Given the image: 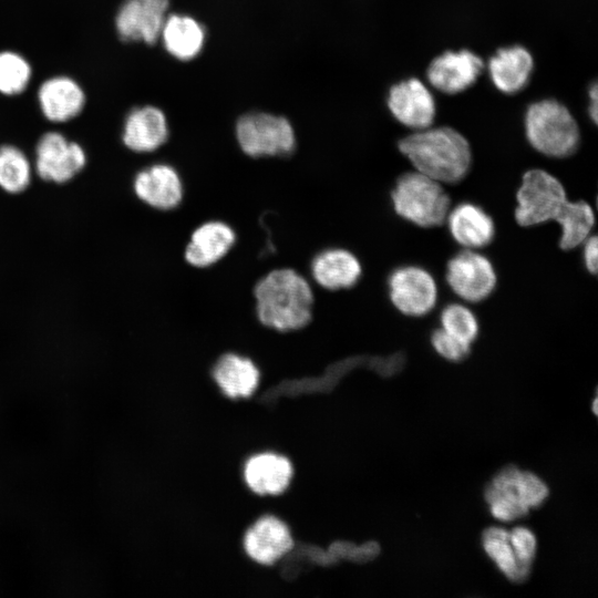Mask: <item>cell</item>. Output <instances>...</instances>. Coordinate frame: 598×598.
Instances as JSON below:
<instances>
[{"instance_id": "obj_11", "label": "cell", "mask_w": 598, "mask_h": 598, "mask_svg": "<svg viewBox=\"0 0 598 598\" xmlns=\"http://www.w3.org/2000/svg\"><path fill=\"white\" fill-rule=\"evenodd\" d=\"M245 554L255 563L271 566L295 546L288 525L274 515L256 519L243 537Z\"/></svg>"}, {"instance_id": "obj_23", "label": "cell", "mask_w": 598, "mask_h": 598, "mask_svg": "<svg viewBox=\"0 0 598 598\" xmlns=\"http://www.w3.org/2000/svg\"><path fill=\"white\" fill-rule=\"evenodd\" d=\"M161 37L171 55L178 60H190L202 50L205 32L195 19L171 14L165 19Z\"/></svg>"}, {"instance_id": "obj_34", "label": "cell", "mask_w": 598, "mask_h": 598, "mask_svg": "<svg viewBox=\"0 0 598 598\" xmlns=\"http://www.w3.org/2000/svg\"><path fill=\"white\" fill-rule=\"evenodd\" d=\"M590 105L589 114L594 123H597L598 117V87L597 83H594L589 90Z\"/></svg>"}, {"instance_id": "obj_5", "label": "cell", "mask_w": 598, "mask_h": 598, "mask_svg": "<svg viewBox=\"0 0 598 598\" xmlns=\"http://www.w3.org/2000/svg\"><path fill=\"white\" fill-rule=\"evenodd\" d=\"M516 200L517 224L530 227L556 220L568 198L559 179L544 169L534 168L524 173Z\"/></svg>"}, {"instance_id": "obj_21", "label": "cell", "mask_w": 598, "mask_h": 598, "mask_svg": "<svg viewBox=\"0 0 598 598\" xmlns=\"http://www.w3.org/2000/svg\"><path fill=\"white\" fill-rule=\"evenodd\" d=\"M362 267L351 251L330 248L318 254L311 264L315 281L328 290H339L354 286L361 277Z\"/></svg>"}, {"instance_id": "obj_28", "label": "cell", "mask_w": 598, "mask_h": 598, "mask_svg": "<svg viewBox=\"0 0 598 598\" xmlns=\"http://www.w3.org/2000/svg\"><path fill=\"white\" fill-rule=\"evenodd\" d=\"M441 328L458 340L472 344L478 334L475 313L465 305H446L440 316Z\"/></svg>"}, {"instance_id": "obj_31", "label": "cell", "mask_w": 598, "mask_h": 598, "mask_svg": "<svg viewBox=\"0 0 598 598\" xmlns=\"http://www.w3.org/2000/svg\"><path fill=\"white\" fill-rule=\"evenodd\" d=\"M431 344L442 358L453 362L465 359L471 351V344L458 340L442 328L433 331Z\"/></svg>"}, {"instance_id": "obj_12", "label": "cell", "mask_w": 598, "mask_h": 598, "mask_svg": "<svg viewBox=\"0 0 598 598\" xmlns=\"http://www.w3.org/2000/svg\"><path fill=\"white\" fill-rule=\"evenodd\" d=\"M388 106L396 121L415 131L430 127L436 112L432 93L414 78L390 89Z\"/></svg>"}, {"instance_id": "obj_6", "label": "cell", "mask_w": 598, "mask_h": 598, "mask_svg": "<svg viewBox=\"0 0 598 598\" xmlns=\"http://www.w3.org/2000/svg\"><path fill=\"white\" fill-rule=\"evenodd\" d=\"M236 137L241 151L252 157L289 154L296 144L289 121L268 113H250L236 124Z\"/></svg>"}, {"instance_id": "obj_2", "label": "cell", "mask_w": 598, "mask_h": 598, "mask_svg": "<svg viewBox=\"0 0 598 598\" xmlns=\"http://www.w3.org/2000/svg\"><path fill=\"white\" fill-rule=\"evenodd\" d=\"M259 321L278 331L298 330L312 317L313 293L309 282L290 268L275 269L255 286Z\"/></svg>"}, {"instance_id": "obj_35", "label": "cell", "mask_w": 598, "mask_h": 598, "mask_svg": "<svg viewBox=\"0 0 598 598\" xmlns=\"http://www.w3.org/2000/svg\"><path fill=\"white\" fill-rule=\"evenodd\" d=\"M597 404H598L597 399H595L594 402H592V411H594L595 414H597Z\"/></svg>"}, {"instance_id": "obj_8", "label": "cell", "mask_w": 598, "mask_h": 598, "mask_svg": "<svg viewBox=\"0 0 598 598\" xmlns=\"http://www.w3.org/2000/svg\"><path fill=\"white\" fill-rule=\"evenodd\" d=\"M445 279L452 291L467 302L483 301L497 282L492 261L473 249H464L448 260Z\"/></svg>"}, {"instance_id": "obj_24", "label": "cell", "mask_w": 598, "mask_h": 598, "mask_svg": "<svg viewBox=\"0 0 598 598\" xmlns=\"http://www.w3.org/2000/svg\"><path fill=\"white\" fill-rule=\"evenodd\" d=\"M561 229L559 247L571 250L582 245L591 235L595 213L585 200L567 202L555 220Z\"/></svg>"}, {"instance_id": "obj_13", "label": "cell", "mask_w": 598, "mask_h": 598, "mask_svg": "<svg viewBox=\"0 0 598 598\" xmlns=\"http://www.w3.org/2000/svg\"><path fill=\"white\" fill-rule=\"evenodd\" d=\"M483 66L481 58L472 51H446L431 62L426 75L437 91L456 94L476 82Z\"/></svg>"}, {"instance_id": "obj_26", "label": "cell", "mask_w": 598, "mask_h": 598, "mask_svg": "<svg viewBox=\"0 0 598 598\" xmlns=\"http://www.w3.org/2000/svg\"><path fill=\"white\" fill-rule=\"evenodd\" d=\"M31 181V165L16 146H0V187L11 194L24 190Z\"/></svg>"}, {"instance_id": "obj_10", "label": "cell", "mask_w": 598, "mask_h": 598, "mask_svg": "<svg viewBox=\"0 0 598 598\" xmlns=\"http://www.w3.org/2000/svg\"><path fill=\"white\" fill-rule=\"evenodd\" d=\"M169 0H124L115 17L121 40L153 45L161 37Z\"/></svg>"}, {"instance_id": "obj_16", "label": "cell", "mask_w": 598, "mask_h": 598, "mask_svg": "<svg viewBox=\"0 0 598 598\" xmlns=\"http://www.w3.org/2000/svg\"><path fill=\"white\" fill-rule=\"evenodd\" d=\"M445 221L452 238L464 249L486 247L495 236L493 218L473 203L464 202L450 209Z\"/></svg>"}, {"instance_id": "obj_22", "label": "cell", "mask_w": 598, "mask_h": 598, "mask_svg": "<svg viewBox=\"0 0 598 598\" xmlns=\"http://www.w3.org/2000/svg\"><path fill=\"white\" fill-rule=\"evenodd\" d=\"M533 68L532 54L520 45L502 48L488 61L493 84L506 94H514L524 89Z\"/></svg>"}, {"instance_id": "obj_25", "label": "cell", "mask_w": 598, "mask_h": 598, "mask_svg": "<svg viewBox=\"0 0 598 598\" xmlns=\"http://www.w3.org/2000/svg\"><path fill=\"white\" fill-rule=\"evenodd\" d=\"M482 544L488 557L509 580L522 582L528 578L530 568L523 567L517 561L508 530L501 527L486 528L482 535Z\"/></svg>"}, {"instance_id": "obj_1", "label": "cell", "mask_w": 598, "mask_h": 598, "mask_svg": "<svg viewBox=\"0 0 598 598\" xmlns=\"http://www.w3.org/2000/svg\"><path fill=\"white\" fill-rule=\"evenodd\" d=\"M398 146L416 172L441 184L461 182L472 164L467 140L446 126L415 131L400 140Z\"/></svg>"}, {"instance_id": "obj_7", "label": "cell", "mask_w": 598, "mask_h": 598, "mask_svg": "<svg viewBox=\"0 0 598 598\" xmlns=\"http://www.w3.org/2000/svg\"><path fill=\"white\" fill-rule=\"evenodd\" d=\"M388 289L392 305L410 317L427 315L437 301L439 290L434 277L415 265L395 268L389 276Z\"/></svg>"}, {"instance_id": "obj_30", "label": "cell", "mask_w": 598, "mask_h": 598, "mask_svg": "<svg viewBox=\"0 0 598 598\" xmlns=\"http://www.w3.org/2000/svg\"><path fill=\"white\" fill-rule=\"evenodd\" d=\"M514 492L528 508L540 506L549 493L547 485L537 475L523 471L516 477Z\"/></svg>"}, {"instance_id": "obj_17", "label": "cell", "mask_w": 598, "mask_h": 598, "mask_svg": "<svg viewBox=\"0 0 598 598\" xmlns=\"http://www.w3.org/2000/svg\"><path fill=\"white\" fill-rule=\"evenodd\" d=\"M38 101L42 114L51 122H66L79 115L85 104V94L72 78L58 75L45 80L39 87Z\"/></svg>"}, {"instance_id": "obj_9", "label": "cell", "mask_w": 598, "mask_h": 598, "mask_svg": "<svg viewBox=\"0 0 598 598\" xmlns=\"http://www.w3.org/2000/svg\"><path fill=\"white\" fill-rule=\"evenodd\" d=\"M86 155L81 145L69 141L59 132L42 135L35 148V171L44 181L65 183L85 165Z\"/></svg>"}, {"instance_id": "obj_14", "label": "cell", "mask_w": 598, "mask_h": 598, "mask_svg": "<svg viewBox=\"0 0 598 598\" xmlns=\"http://www.w3.org/2000/svg\"><path fill=\"white\" fill-rule=\"evenodd\" d=\"M244 482L258 496H278L287 491L293 477L290 460L274 452L250 456L244 465Z\"/></svg>"}, {"instance_id": "obj_32", "label": "cell", "mask_w": 598, "mask_h": 598, "mask_svg": "<svg viewBox=\"0 0 598 598\" xmlns=\"http://www.w3.org/2000/svg\"><path fill=\"white\" fill-rule=\"evenodd\" d=\"M509 543L519 565L530 568L536 555V537L526 527H516L509 532Z\"/></svg>"}, {"instance_id": "obj_29", "label": "cell", "mask_w": 598, "mask_h": 598, "mask_svg": "<svg viewBox=\"0 0 598 598\" xmlns=\"http://www.w3.org/2000/svg\"><path fill=\"white\" fill-rule=\"evenodd\" d=\"M484 497L491 514L499 520L511 522L528 514L529 508L513 492H497L487 486Z\"/></svg>"}, {"instance_id": "obj_15", "label": "cell", "mask_w": 598, "mask_h": 598, "mask_svg": "<svg viewBox=\"0 0 598 598\" xmlns=\"http://www.w3.org/2000/svg\"><path fill=\"white\" fill-rule=\"evenodd\" d=\"M136 196L162 210L175 208L183 199V182L174 167L154 164L138 172L133 182Z\"/></svg>"}, {"instance_id": "obj_18", "label": "cell", "mask_w": 598, "mask_h": 598, "mask_svg": "<svg viewBox=\"0 0 598 598\" xmlns=\"http://www.w3.org/2000/svg\"><path fill=\"white\" fill-rule=\"evenodd\" d=\"M167 136L166 117L155 106L136 107L125 118L122 140L124 145L133 152H153L166 142Z\"/></svg>"}, {"instance_id": "obj_33", "label": "cell", "mask_w": 598, "mask_h": 598, "mask_svg": "<svg viewBox=\"0 0 598 598\" xmlns=\"http://www.w3.org/2000/svg\"><path fill=\"white\" fill-rule=\"evenodd\" d=\"M584 262L586 269L592 274H597L598 269V239L596 235H590L584 243Z\"/></svg>"}, {"instance_id": "obj_3", "label": "cell", "mask_w": 598, "mask_h": 598, "mask_svg": "<svg viewBox=\"0 0 598 598\" xmlns=\"http://www.w3.org/2000/svg\"><path fill=\"white\" fill-rule=\"evenodd\" d=\"M391 202L400 217L424 228L441 226L451 209L443 184L416 171L396 179Z\"/></svg>"}, {"instance_id": "obj_19", "label": "cell", "mask_w": 598, "mask_h": 598, "mask_svg": "<svg viewBox=\"0 0 598 598\" xmlns=\"http://www.w3.org/2000/svg\"><path fill=\"white\" fill-rule=\"evenodd\" d=\"M212 377L220 392L230 400L249 399L260 382V371L255 362L234 352L217 359Z\"/></svg>"}, {"instance_id": "obj_4", "label": "cell", "mask_w": 598, "mask_h": 598, "mask_svg": "<svg viewBox=\"0 0 598 598\" xmlns=\"http://www.w3.org/2000/svg\"><path fill=\"white\" fill-rule=\"evenodd\" d=\"M529 144L543 155L563 158L577 150L579 127L566 106L555 100L533 103L525 116Z\"/></svg>"}, {"instance_id": "obj_20", "label": "cell", "mask_w": 598, "mask_h": 598, "mask_svg": "<svg viewBox=\"0 0 598 598\" xmlns=\"http://www.w3.org/2000/svg\"><path fill=\"white\" fill-rule=\"evenodd\" d=\"M236 240L234 229L224 221L210 220L199 225L185 247V260L197 268L219 261Z\"/></svg>"}, {"instance_id": "obj_27", "label": "cell", "mask_w": 598, "mask_h": 598, "mask_svg": "<svg viewBox=\"0 0 598 598\" xmlns=\"http://www.w3.org/2000/svg\"><path fill=\"white\" fill-rule=\"evenodd\" d=\"M29 62L13 51L0 52V93L16 95L22 93L31 79Z\"/></svg>"}]
</instances>
